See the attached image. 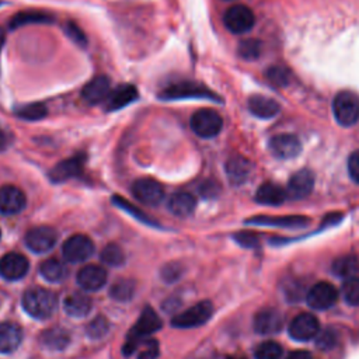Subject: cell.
Instances as JSON below:
<instances>
[{
	"mask_svg": "<svg viewBox=\"0 0 359 359\" xmlns=\"http://www.w3.org/2000/svg\"><path fill=\"white\" fill-rule=\"evenodd\" d=\"M269 150L275 157L288 161V158H294L300 153L302 143L299 138L292 134H279L271 138Z\"/></svg>",
	"mask_w": 359,
	"mask_h": 359,
	"instance_id": "cell-13",
	"label": "cell"
},
{
	"mask_svg": "<svg viewBox=\"0 0 359 359\" xmlns=\"http://www.w3.org/2000/svg\"><path fill=\"white\" fill-rule=\"evenodd\" d=\"M58 240L57 232L50 226H39L28 230L25 234V245L34 253L43 254L50 252Z\"/></svg>",
	"mask_w": 359,
	"mask_h": 359,
	"instance_id": "cell-12",
	"label": "cell"
},
{
	"mask_svg": "<svg viewBox=\"0 0 359 359\" xmlns=\"http://www.w3.org/2000/svg\"><path fill=\"white\" fill-rule=\"evenodd\" d=\"M62 253L69 263H83L94 254V243L85 234H76L65 242Z\"/></svg>",
	"mask_w": 359,
	"mask_h": 359,
	"instance_id": "cell-7",
	"label": "cell"
},
{
	"mask_svg": "<svg viewBox=\"0 0 359 359\" xmlns=\"http://www.w3.org/2000/svg\"><path fill=\"white\" fill-rule=\"evenodd\" d=\"M181 274H183V267L177 263H172L165 268H162V278L169 284L178 281Z\"/></svg>",
	"mask_w": 359,
	"mask_h": 359,
	"instance_id": "cell-45",
	"label": "cell"
},
{
	"mask_svg": "<svg viewBox=\"0 0 359 359\" xmlns=\"http://www.w3.org/2000/svg\"><path fill=\"white\" fill-rule=\"evenodd\" d=\"M101 261L111 267L123 265L125 263V254L123 249L116 245H108L101 252Z\"/></svg>",
	"mask_w": 359,
	"mask_h": 359,
	"instance_id": "cell-34",
	"label": "cell"
},
{
	"mask_svg": "<svg viewBox=\"0 0 359 359\" xmlns=\"http://www.w3.org/2000/svg\"><path fill=\"white\" fill-rule=\"evenodd\" d=\"M57 296L44 288H31L23 296L24 310L38 320H47L57 310Z\"/></svg>",
	"mask_w": 359,
	"mask_h": 359,
	"instance_id": "cell-1",
	"label": "cell"
},
{
	"mask_svg": "<svg viewBox=\"0 0 359 359\" xmlns=\"http://www.w3.org/2000/svg\"><path fill=\"white\" fill-rule=\"evenodd\" d=\"M132 194L139 203L157 207L165 199L163 185L153 178H139L132 184Z\"/></svg>",
	"mask_w": 359,
	"mask_h": 359,
	"instance_id": "cell-8",
	"label": "cell"
},
{
	"mask_svg": "<svg viewBox=\"0 0 359 359\" xmlns=\"http://www.w3.org/2000/svg\"><path fill=\"white\" fill-rule=\"evenodd\" d=\"M342 295L347 303L359 305V278L351 276L342 285Z\"/></svg>",
	"mask_w": 359,
	"mask_h": 359,
	"instance_id": "cell-40",
	"label": "cell"
},
{
	"mask_svg": "<svg viewBox=\"0 0 359 359\" xmlns=\"http://www.w3.org/2000/svg\"><path fill=\"white\" fill-rule=\"evenodd\" d=\"M135 100H138L136 88H134L132 85H123L118 89H115L114 92H111V94L107 99L105 107L107 111H116L130 105Z\"/></svg>",
	"mask_w": 359,
	"mask_h": 359,
	"instance_id": "cell-25",
	"label": "cell"
},
{
	"mask_svg": "<svg viewBox=\"0 0 359 359\" xmlns=\"http://www.w3.org/2000/svg\"><path fill=\"white\" fill-rule=\"evenodd\" d=\"M318 333H320L318 318L309 313H302L296 316L289 325V336L300 342L314 340Z\"/></svg>",
	"mask_w": 359,
	"mask_h": 359,
	"instance_id": "cell-10",
	"label": "cell"
},
{
	"mask_svg": "<svg viewBox=\"0 0 359 359\" xmlns=\"http://www.w3.org/2000/svg\"><path fill=\"white\" fill-rule=\"evenodd\" d=\"M110 331V323L104 316L96 317L88 327V336L92 340H101Z\"/></svg>",
	"mask_w": 359,
	"mask_h": 359,
	"instance_id": "cell-42",
	"label": "cell"
},
{
	"mask_svg": "<svg viewBox=\"0 0 359 359\" xmlns=\"http://www.w3.org/2000/svg\"><path fill=\"white\" fill-rule=\"evenodd\" d=\"M27 205L24 192L14 185L0 187V214L16 215L20 214Z\"/></svg>",
	"mask_w": 359,
	"mask_h": 359,
	"instance_id": "cell-14",
	"label": "cell"
},
{
	"mask_svg": "<svg viewBox=\"0 0 359 359\" xmlns=\"http://www.w3.org/2000/svg\"><path fill=\"white\" fill-rule=\"evenodd\" d=\"M112 201H114V204L118 207V208H121V209H124L125 212H128V214H131L132 216H135L138 220H141V222H143V223H147V225H152V226H154L156 223L150 219V218H147L142 211H139V209H136L134 205H131L128 201H125L124 198H121V196H118V195H114V198H112Z\"/></svg>",
	"mask_w": 359,
	"mask_h": 359,
	"instance_id": "cell-41",
	"label": "cell"
},
{
	"mask_svg": "<svg viewBox=\"0 0 359 359\" xmlns=\"http://www.w3.org/2000/svg\"><path fill=\"white\" fill-rule=\"evenodd\" d=\"M234 240L240 245L245 249H254L258 246L260 240L257 234L252 233V232H240L234 234Z\"/></svg>",
	"mask_w": 359,
	"mask_h": 359,
	"instance_id": "cell-44",
	"label": "cell"
},
{
	"mask_svg": "<svg viewBox=\"0 0 359 359\" xmlns=\"http://www.w3.org/2000/svg\"><path fill=\"white\" fill-rule=\"evenodd\" d=\"M226 28L233 34H245L256 24V16L253 10L245 5H236L226 10L223 16Z\"/></svg>",
	"mask_w": 359,
	"mask_h": 359,
	"instance_id": "cell-6",
	"label": "cell"
},
{
	"mask_svg": "<svg viewBox=\"0 0 359 359\" xmlns=\"http://www.w3.org/2000/svg\"><path fill=\"white\" fill-rule=\"evenodd\" d=\"M163 323L161 320V317L157 316V313L152 307H145L139 320L136 322L135 327L131 330V333L127 337V342L124 345V355H132L135 353L136 345L139 344L141 340L147 338V336L156 333L162 329Z\"/></svg>",
	"mask_w": 359,
	"mask_h": 359,
	"instance_id": "cell-2",
	"label": "cell"
},
{
	"mask_svg": "<svg viewBox=\"0 0 359 359\" xmlns=\"http://www.w3.org/2000/svg\"><path fill=\"white\" fill-rule=\"evenodd\" d=\"M47 107L43 103H30L16 108V115L25 121H39L47 115Z\"/></svg>",
	"mask_w": 359,
	"mask_h": 359,
	"instance_id": "cell-32",
	"label": "cell"
},
{
	"mask_svg": "<svg viewBox=\"0 0 359 359\" xmlns=\"http://www.w3.org/2000/svg\"><path fill=\"white\" fill-rule=\"evenodd\" d=\"M238 55L246 61H254L261 55V43L258 39L250 38L238 44Z\"/></svg>",
	"mask_w": 359,
	"mask_h": 359,
	"instance_id": "cell-37",
	"label": "cell"
},
{
	"mask_svg": "<svg viewBox=\"0 0 359 359\" xmlns=\"http://www.w3.org/2000/svg\"><path fill=\"white\" fill-rule=\"evenodd\" d=\"M358 267V261L353 256H345L337 258L333 264V272L342 278H351Z\"/></svg>",
	"mask_w": 359,
	"mask_h": 359,
	"instance_id": "cell-35",
	"label": "cell"
},
{
	"mask_svg": "<svg viewBox=\"0 0 359 359\" xmlns=\"http://www.w3.org/2000/svg\"><path fill=\"white\" fill-rule=\"evenodd\" d=\"M227 359H243V358H227Z\"/></svg>",
	"mask_w": 359,
	"mask_h": 359,
	"instance_id": "cell-52",
	"label": "cell"
},
{
	"mask_svg": "<svg viewBox=\"0 0 359 359\" xmlns=\"http://www.w3.org/2000/svg\"><path fill=\"white\" fill-rule=\"evenodd\" d=\"M253 170V165L245 156L236 154L226 162V174L233 185L245 184Z\"/></svg>",
	"mask_w": 359,
	"mask_h": 359,
	"instance_id": "cell-18",
	"label": "cell"
},
{
	"mask_svg": "<svg viewBox=\"0 0 359 359\" xmlns=\"http://www.w3.org/2000/svg\"><path fill=\"white\" fill-rule=\"evenodd\" d=\"M111 94V82L107 76H97L90 81L82 90V99L90 104L96 105L103 103Z\"/></svg>",
	"mask_w": 359,
	"mask_h": 359,
	"instance_id": "cell-20",
	"label": "cell"
},
{
	"mask_svg": "<svg viewBox=\"0 0 359 359\" xmlns=\"http://www.w3.org/2000/svg\"><path fill=\"white\" fill-rule=\"evenodd\" d=\"M63 309L70 317H85L92 310V299L85 294H73L65 299Z\"/></svg>",
	"mask_w": 359,
	"mask_h": 359,
	"instance_id": "cell-28",
	"label": "cell"
},
{
	"mask_svg": "<svg viewBox=\"0 0 359 359\" xmlns=\"http://www.w3.org/2000/svg\"><path fill=\"white\" fill-rule=\"evenodd\" d=\"M283 347L275 341H265L260 344L256 349V359H281Z\"/></svg>",
	"mask_w": 359,
	"mask_h": 359,
	"instance_id": "cell-36",
	"label": "cell"
},
{
	"mask_svg": "<svg viewBox=\"0 0 359 359\" xmlns=\"http://www.w3.org/2000/svg\"><path fill=\"white\" fill-rule=\"evenodd\" d=\"M317 347L320 349H331L337 342V334L333 330H326L317 334Z\"/></svg>",
	"mask_w": 359,
	"mask_h": 359,
	"instance_id": "cell-46",
	"label": "cell"
},
{
	"mask_svg": "<svg viewBox=\"0 0 359 359\" xmlns=\"http://www.w3.org/2000/svg\"><path fill=\"white\" fill-rule=\"evenodd\" d=\"M287 198H288L287 191L272 183L263 184L256 192V201L261 205H269V207L283 205Z\"/></svg>",
	"mask_w": 359,
	"mask_h": 359,
	"instance_id": "cell-24",
	"label": "cell"
},
{
	"mask_svg": "<svg viewBox=\"0 0 359 359\" xmlns=\"http://www.w3.org/2000/svg\"><path fill=\"white\" fill-rule=\"evenodd\" d=\"M189 124L195 135L204 139H211L220 134L223 128V119L215 110L203 108V110H198L191 116Z\"/></svg>",
	"mask_w": 359,
	"mask_h": 359,
	"instance_id": "cell-3",
	"label": "cell"
},
{
	"mask_svg": "<svg viewBox=\"0 0 359 359\" xmlns=\"http://www.w3.org/2000/svg\"><path fill=\"white\" fill-rule=\"evenodd\" d=\"M65 32L72 39V41H74L77 45H81V47H86L88 45L86 34L82 31L81 27L76 25L74 23H72V21L66 23L65 24Z\"/></svg>",
	"mask_w": 359,
	"mask_h": 359,
	"instance_id": "cell-43",
	"label": "cell"
},
{
	"mask_svg": "<svg viewBox=\"0 0 359 359\" xmlns=\"http://www.w3.org/2000/svg\"><path fill=\"white\" fill-rule=\"evenodd\" d=\"M216 191H218V187H216V184H204L203 185V188H201V192H203V195L204 196H214L215 194H216Z\"/></svg>",
	"mask_w": 359,
	"mask_h": 359,
	"instance_id": "cell-48",
	"label": "cell"
},
{
	"mask_svg": "<svg viewBox=\"0 0 359 359\" xmlns=\"http://www.w3.org/2000/svg\"><path fill=\"white\" fill-rule=\"evenodd\" d=\"M135 294V284L130 279H121L112 285L110 295L112 299L118 300V302H128L130 299H132Z\"/></svg>",
	"mask_w": 359,
	"mask_h": 359,
	"instance_id": "cell-33",
	"label": "cell"
},
{
	"mask_svg": "<svg viewBox=\"0 0 359 359\" xmlns=\"http://www.w3.org/2000/svg\"><path fill=\"white\" fill-rule=\"evenodd\" d=\"M287 359H313L311 353L307 351H295L287 356Z\"/></svg>",
	"mask_w": 359,
	"mask_h": 359,
	"instance_id": "cell-49",
	"label": "cell"
},
{
	"mask_svg": "<svg viewBox=\"0 0 359 359\" xmlns=\"http://www.w3.org/2000/svg\"><path fill=\"white\" fill-rule=\"evenodd\" d=\"M267 77L275 86L279 88L288 86L291 83V72L284 66H271L267 70Z\"/></svg>",
	"mask_w": 359,
	"mask_h": 359,
	"instance_id": "cell-39",
	"label": "cell"
},
{
	"mask_svg": "<svg viewBox=\"0 0 359 359\" xmlns=\"http://www.w3.org/2000/svg\"><path fill=\"white\" fill-rule=\"evenodd\" d=\"M313 188H314V174L310 170L303 169L296 172L291 177L288 183L287 194L292 199H303L311 194Z\"/></svg>",
	"mask_w": 359,
	"mask_h": 359,
	"instance_id": "cell-19",
	"label": "cell"
},
{
	"mask_svg": "<svg viewBox=\"0 0 359 359\" xmlns=\"http://www.w3.org/2000/svg\"><path fill=\"white\" fill-rule=\"evenodd\" d=\"M162 100H185V99H211L216 100L215 94L211 93L204 86L192 83V82H181V83H173L167 89H165L161 93Z\"/></svg>",
	"mask_w": 359,
	"mask_h": 359,
	"instance_id": "cell-9",
	"label": "cell"
},
{
	"mask_svg": "<svg viewBox=\"0 0 359 359\" xmlns=\"http://www.w3.org/2000/svg\"><path fill=\"white\" fill-rule=\"evenodd\" d=\"M246 223L285 227V229H300L309 223V219L305 216H257L246 220Z\"/></svg>",
	"mask_w": 359,
	"mask_h": 359,
	"instance_id": "cell-22",
	"label": "cell"
},
{
	"mask_svg": "<svg viewBox=\"0 0 359 359\" xmlns=\"http://www.w3.org/2000/svg\"><path fill=\"white\" fill-rule=\"evenodd\" d=\"M167 208L173 215L178 218H187L195 211L196 199L189 192L178 191L169 198Z\"/></svg>",
	"mask_w": 359,
	"mask_h": 359,
	"instance_id": "cell-23",
	"label": "cell"
},
{
	"mask_svg": "<svg viewBox=\"0 0 359 359\" xmlns=\"http://www.w3.org/2000/svg\"><path fill=\"white\" fill-rule=\"evenodd\" d=\"M85 166V156L83 154H77L73 156L70 158H66V161L59 162L50 173V177L54 183H63L68 181L76 176H79L82 173Z\"/></svg>",
	"mask_w": 359,
	"mask_h": 359,
	"instance_id": "cell-17",
	"label": "cell"
},
{
	"mask_svg": "<svg viewBox=\"0 0 359 359\" xmlns=\"http://www.w3.org/2000/svg\"><path fill=\"white\" fill-rule=\"evenodd\" d=\"M0 236H2V233H0Z\"/></svg>",
	"mask_w": 359,
	"mask_h": 359,
	"instance_id": "cell-53",
	"label": "cell"
},
{
	"mask_svg": "<svg viewBox=\"0 0 359 359\" xmlns=\"http://www.w3.org/2000/svg\"><path fill=\"white\" fill-rule=\"evenodd\" d=\"M52 21V16L43 13V12H35V10H27V12H21L17 13L9 23L10 30H16L20 27H24L27 24H45V23H51Z\"/></svg>",
	"mask_w": 359,
	"mask_h": 359,
	"instance_id": "cell-30",
	"label": "cell"
},
{
	"mask_svg": "<svg viewBox=\"0 0 359 359\" xmlns=\"http://www.w3.org/2000/svg\"><path fill=\"white\" fill-rule=\"evenodd\" d=\"M23 340V331L13 323L0 325V353L14 352Z\"/></svg>",
	"mask_w": 359,
	"mask_h": 359,
	"instance_id": "cell-26",
	"label": "cell"
},
{
	"mask_svg": "<svg viewBox=\"0 0 359 359\" xmlns=\"http://www.w3.org/2000/svg\"><path fill=\"white\" fill-rule=\"evenodd\" d=\"M107 283V271L97 265H86L77 272V284L85 291H99Z\"/></svg>",
	"mask_w": 359,
	"mask_h": 359,
	"instance_id": "cell-21",
	"label": "cell"
},
{
	"mask_svg": "<svg viewBox=\"0 0 359 359\" xmlns=\"http://www.w3.org/2000/svg\"><path fill=\"white\" fill-rule=\"evenodd\" d=\"M284 318L275 309H264L254 317V330L261 336H272L283 330Z\"/></svg>",
	"mask_w": 359,
	"mask_h": 359,
	"instance_id": "cell-15",
	"label": "cell"
},
{
	"mask_svg": "<svg viewBox=\"0 0 359 359\" xmlns=\"http://www.w3.org/2000/svg\"><path fill=\"white\" fill-rule=\"evenodd\" d=\"M135 352H138V359H156L161 351H158V342L147 337L139 341Z\"/></svg>",
	"mask_w": 359,
	"mask_h": 359,
	"instance_id": "cell-38",
	"label": "cell"
},
{
	"mask_svg": "<svg viewBox=\"0 0 359 359\" xmlns=\"http://www.w3.org/2000/svg\"><path fill=\"white\" fill-rule=\"evenodd\" d=\"M3 45H5V31L3 28H0V50L3 48Z\"/></svg>",
	"mask_w": 359,
	"mask_h": 359,
	"instance_id": "cell-51",
	"label": "cell"
},
{
	"mask_svg": "<svg viewBox=\"0 0 359 359\" xmlns=\"http://www.w3.org/2000/svg\"><path fill=\"white\" fill-rule=\"evenodd\" d=\"M39 272L47 279L48 283H62L63 279L68 275L66 268L63 267L62 263H59L58 260H47L39 267Z\"/></svg>",
	"mask_w": 359,
	"mask_h": 359,
	"instance_id": "cell-31",
	"label": "cell"
},
{
	"mask_svg": "<svg viewBox=\"0 0 359 359\" xmlns=\"http://www.w3.org/2000/svg\"><path fill=\"white\" fill-rule=\"evenodd\" d=\"M8 146V139H6V135L3 134V131L0 130V152H2L5 147Z\"/></svg>",
	"mask_w": 359,
	"mask_h": 359,
	"instance_id": "cell-50",
	"label": "cell"
},
{
	"mask_svg": "<svg viewBox=\"0 0 359 359\" xmlns=\"http://www.w3.org/2000/svg\"><path fill=\"white\" fill-rule=\"evenodd\" d=\"M348 173L352 181L359 184V150L353 152L348 158Z\"/></svg>",
	"mask_w": 359,
	"mask_h": 359,
	"instance_id": "cell-47",
	"label": "cell"
},
{
	"mask_svg": "<svg viewBox=\"0 0 359 359\" xmlns=\"http://www.w3.org/2000/svg\"><path fill=\"white\" fill-rule=\"evenodd\" d=\"M212 313H214V306L211 302H208V300L199 302L195 306L185 310L184 313L177 314L172 320V325H173V327H177V329L199 327L209 320V318L212 317Z\"/></svg>",
	"mask_w": 359,
	"mask_h": 359,
	"instance_id": "cell-5",
	"label": "cell"
},
{
	"mask_svg": "<svg viewBox=\"0 0 359 359\" xmlns=\"http://www.w3.org/2000/svg\"><path fill=\"white\" fill-rule=\"evenodd\" d=\"M28 261L19 253H9L0 260V275L8 281H17L28 272Z\"/></svg>",
	"mask_w": 359,
	"mask_h": 359,
	"instance_id": "cell-16",
	"label": "cell"
},
{
	"mask_svg": "<svg viewBox=\"0 0 359 359\" xmlns=\"http://www.w3.org/2000/svg\"><path fill=\"white\" fill-rule=\"evenodd\" d=\"M249 110L257 118L271 119L279 114L281 107L272 99L264 96H253L249 99Z\"/></svg>",
	"mask_w": 359,
	"mask_h": 359,
	"instance_id": "cell-27",
	"label": "cell"
},
{
	"mask_svg": "<svg viewBox=\"0 0 359 359\" xmlns=\"http://www.w3.org/2000/svg\"><path fill=\"white\" fill-rule=\"evenodd\" d=\"M338 299V291L333 284L318 283L313 285L307 295V305L314 310H327L336 305Z\"/></svg>",
	"mask_w": 359,
	"mask_h": 359,
	"instance_id": "cell-11",
	"label": "cell"
},
{
	"mask_svg": "<svg viewBox=\"0 0 359 359\" xmlns=\"http://www.w3.org/2000/svg\"><path fill=\"white\" fill-rule=\"evenodd\" d=\"M41 342L45 348L51 351H62L65 349L70 342V334L61 327H54L41 336Z\"/></svg>",
	"mask_w": 359,
	"mask_h": 359,
	"instance_id": "cell-29",
	"label": "cell"
},
{
	"mask_svg": "<svg viewBox=\"0 0 359 359\" xmlns=\"http://www.w3.org/2000/svg\"><path fill=\"white\" fill-rule=\"evenodd\" d=\"M336 121L341 127H352L359 119V97L352 92H341L333 101Z\"/></svg>",
	"mask_w": 359,
	"mask_h": 359,
	"instance_id": "cell-4",
	"label": "cell"
}]
</instances>
